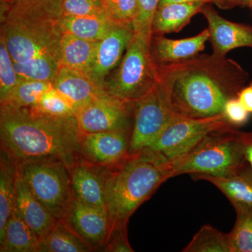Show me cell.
Segmentation results:
<instances>
[{
    "label": "cell",
    "instance_id": "1",
    "mask_svg": "<svg viewBox=\"0 0 252 252\" xmlns=\"http://www.w3.org/2000/svg\"><path fill=\"white\" fill-rule=\"evenodd\" d=\"M62 0H0V38L21 80H54L60 67Z\"/></svg>",
    "mask_w": 252,
    "mask_h": 252
},
{
    "label": "cell",
    "instance_id": "2",
    "mask_svg": "<svg viewBox=\"0 0 252 252\" xmlns=\"http://www.w3.org/2000/svg\"><path fill=\"white\" fill-rule=\"evenodd\" d=\"M158 82L176 115L206 119L223 114L225 104L238 97L250 80L234 60L198 55L174 64L158 66Z\"/></svg>",
    "mask_w": 252,
    "mask_h": 252
},
{
    "label": "cell",
    "instance_id": "3",
    "mask_svg": "<svg viewBox=\"0 0 252 252\" xmlns=\"http://www.w3.org/2000/svg\"><path fill=\"white\" fill-rule=\"evenodd\" d=\"M81 134L75 116L53 117L32 107L0 104L1 151L16 164L58 158L71 171L81 158Z\"/></svg>",
    "mask_w": 252,
    "mask_h": 252
},
{
    "label": "cell",
    "instance_id": "4",
    "mask_svg": "<svg viewBox=\"0 0 252 252\" xmlns=\"http://www.w3.org/2000/svg\"><path fill=\"white\" fill-rule=\"evenodd\" d=\"M174 172L173 162L149 149L129 154L113 167L107 193L110 234L127 227L136 210L162 184L174 177Z\"/></svg>",
    "mask_w": 252,
    "mask_h": 252
},
{
    "label": "cell",
    "instance_id": "5",
    "mask_svg": "<svg viewBox=\"0 0 252 252\" xmlns=\"http://www.w3.org/2000/svg\"><path fill=\"white\" fill-rule=\"evenodd\" d=\"M240 131L230 126L214 131L190 152L174 162V177L189 174L228 177L248 164L239 137Z\"/></svg>",
    "mask_w": 252,
    "mask_h": 252
},
{
    "label": "cell",
    "instance_id": "6",
    "mask_svg": "<svg viewBox=\"0 0 252 252\" xmlns=\"http://www.w3.org/2000/svg\"><path fill=\"white\" fill-rule=\"evenodd\" d=\"M149 42L134 34L119 65L106 79L104 88L107 94L134 103L155 87L158 82V70Z\"/></svg>",
    "mask_w": 252,
    "mask_h": 252
},
{
    "label": "cell",
    "instance_id": "7",
    "mask_svg": "<svg viewBox=\"0 0 252 252\" xmlns=\"http://www.w3.org/2000/svg\"><path fill=\"white\" fill-rule=\"evenodd\" d=\"M33 195L59 220H65L74 195L71 172L61 159L43 158L16 164Z\"/></svg>",
    "mask_w": 252,
    "mask_h": 252
},
{
    "label": "cell",
    "instance_id": "8",
    "mask_svg": "<svg viewBox=\"0 0 252 252\" xmlns=\"http://www.w3.org/2000/svg\"><path fill=\"white\" fill-rule=\"evenodd\" d=\"M133 104L129 154L150 147L177 116L159 82L148 94Z\"/></svg>",
    "mask_w": 252,
    "mask_h": 252
},
{
    "label": "cell",
    "instance_id": "9",
    "mask_svg": "<svg viewBox=\"0 0 252 252\" xmlns=\"http://www.w3.org/2000/svg\"><path fill=\"white\" fill-rule=\"evenodd\" d=\"M230 126L223 114L206 119H189L177 115L157 140L145 149L155 152L168 161L175 162L208 134Z\"/></svg>",
    "mask_w": 252,
    "mask_h": 252
},
{
    "label": "cell",
    "instance_id": "10",
    "mask_svg": "<svg viewBox=\"0 0 252 252\" xmlns=\"http://www.w3.org/2000/svg\"><path fill=\"white\" fill-rule=\"evenodd\" d=\"M133 103L108 94L94 99L75 112L83 133H97L132 127Z\"/></svg>",
    "mask_w": 252,
    "mask_h": 252
},
{
    "label": "cell",
    "instance_id": "11",
    "mask_svg": "<svg viewBox=\"0 0 252 252\" xmlns=\"http://www.w3.org/2000/svg\"><path fill=\"white\" fill-rule=\"evenodd\" d=\"M132 127L97 133L82 132L80 157L97 165L116 166L129 155Z\"/></svg>",
    "mask_w": 252,
    "mask_h": 252
},
{
    "label": "cell",
    "instance_id": "12",
    "mask_svg": "<svg viewBox=\"0 0 252 252\" xmlns=\"http://www.w3.org/2000/svg\"><path fill=\"white\" fill-rule=\"evenodd\" d=\"M75 233L89 244L93 251H101L110 234L107 209L92 206L74 197L65 220Z\"/></svg>",
    "mask_w": 252,
    "mask_h": 252
},
{
    "label": "cell",
    "instance_id": "13",
    "mask_svg": "<svg viewBox=\"0 0 252 252\" xmlns=\"http://www.w3.org/2000/svg\"><path fill=\"white\" fill-rule=\"evenodd\" d=\"M112 167L93 163L81 157L70 171L74 197L87 205L107 209V187Z\"/></svg>",
    "mask_w": 252,
    "mask_h": 252
},
{
    "label": "cell",
    "instance_id": "14",
    "mask_svg": "<svg viewBox=\"0 0 252 252\" xmlns=\"http://www.w3.org/2000/svg\"><path fill=\"white\" fill-rule=\"evenodd\" d=\"M200 13L208 24L212 54L226 57L231 50L243 47L252 49V26L228 21L207 4Z\"/></svg>",
    "mask_w": 252,
    "mask_h": 252
},
{
    "label": "cell",
    "instance_id": "15",
    "mask_svg": "<svg viewBox=\"0 0 252 252\" xmlns=\"http://www.w3.org/2000/svg\"><path fill=\"white\" fill-rule=\"evenodd\" d=\"M133 36V28L115 24L99 41L94 66L89 74L97 85L104 89L106 79L119 65Z\"/></svg>",
    "mask_w": 252,
    "mask_h": 252
},
{
    "label": "cell",
    "instance_id": "16",
    "mask_svg": "<svg viewBox=\"0 0 252 252\" xmlns=\"http://www.w3.org/2000/svg\"><path fill=\"white\" fill-rule=\"evenodd\" d=\"M210 39L208 29L196 36L185 39H172L164 34H152L149 42L151 54L157 66L182 62L198 56L205 49Z\"/></svg>",
    "mask_w": 252,
    "mask_h": 252
},
{
    "label": "cell",
    "instance_id": "17",
    "mask_svg": "<svg viewBox=\"0 0 252 252\" xmlns=\"http://www.w3.org/2000/svg\"><path fill=\"white\" fill-rule=\"evenodd\" d=\"M53 87L72 104L75 112L94 99L107 94L89 75L66 67H60L52 81Z\"/></svg>",
    "mask_w": 252,
    "mask_h": 252
},
{
    "label": "cell",
    "instance_id": "18",
    "mask_svg": "<svg viewBox=\"0 0 252 252\" xmlns=\"http://www.w3.org/2000/svg\"><path fill=\"white\" fill-rule=\"evenodd\" d=\"M15 209L39 240L45 238L59 221L33 195L18 170Z\"/></svg>",
    "mask_w": 252,
    "mask_h": 252
},
{
    "label": "cell",
    "instance_id": "19",
    "mask_svg": "<svg viewBox=\"0 0 252 252\" xmlns=\"http://www.w3.org/2000/svg\"><path fill=\"white\" fill-rule=\"evenodd\" d=\"M195 180H205L215 185L229 200L233 207H252V170L246 166L228 177L191 176Z\"/></svg>",
    "mask_w": 252,
    "mask_h": 252
},
{
    "label": "cell",
    "instance_id": "20",
    "mask_svg": "<svg viewBox=\"0 0 252 252\" xmlns=\"http://www.w3.org/2000/svg\"><path fill=\"white\" fill-rule=\"evenodd\" d=\"M98 43L62 33L60 67L71 68L89 75L94 66Z\"/></svg>",
    "mask_w": 252,
    "mask_h": 252
},
{
    "label": "cell",
    "instance_id": "21",
    "mask_svg": "<svg viewBox=\"0 0 252 252\" xmlns=\"http://www.w3.org/2000/svg\"><path fill=\"white\" fill-rule=\"evenodd\" d=\"M203 2L172 3L159 6L152 23V34L178 32L201 11Z\"/></svg>",
    "mask_w": 252,
    "mask_h": 252
},
{
    "label": "cell",
    "instance_id": "22",
    "mask_svg": "<svg viewBox=\"0 0 252 252\" xmlns=\"http://www.w3.org/2000/svg\"><path fill=\"white\" fill-rule=\"evenodd\" d=\"M40 240L14 209L0 238L1 252H36Z\"/></svg>",
    "mask_w": 252,
    "mask_h": 252
},
{
    "label": "cell",
    "instance_id": "23",
    "mask_svg": "<svg viewBox=\"0 0 252 252\" xmlns=\"http://www.w3.org/2000/svg\"><path fill=\"white\" fill-rule=\"evenodd\" d=\"M58 25L62 33L85 40L99 41L107 35L115 24L107 17L102 16H62Z\"/></svg>",
    "mask_w": 252,
    "mask_h": 252
},
{
    "label": "cell",
    "instance_id": "24",
    "mask_svg": "<svg viewBox=\"0 0 252 252\" xmlns=\"http://www.w3.org/2000/svg\"><path fill=\"white\" fill-rule=\"evenodd\" d=\"M17 166L5 152L0 156V238L4 235L16 202Z\"/></svg>",
    "mask_w": 252,
    "mask_h": 252
},
{
    "label": "cell",
    "instance_id": "25",
    "mask_svg": "<svg viewBox=\"0 0 252 252\" xmlns=\"http://www.w3.org/2000/svg\"><path fill=\"white\" fill-rule=\"evenodd\" d=\"M90 245L81 238L64 220H59L56 227L39 241L36 252H90Z\"/></svg>",
    "mask_w": 252,
    "mask_h": 252
},
{
    "label": "cell",
    "instance_id": "26",
    "mask_svg": "<svg viewBox=\"0 0 252 252\" xmlns=\"http://www.w3.org/2000/svg\"><path fill=\"white\" fill-rule=\"evenodd\" d=\"M182 252H233L229 233H223L211 225H204Z\"/></svg>",
    "mask_w": 252,
    "mask_h": 252
},
{
    "label": "cell",
    "instance_id": "27",
    "mask_svg": "<svg viewBox=\"0 0 252 252\" xmlns=\"http://www.w3.org/2000/svg\"><path fill=\"white\" fill-rule=\"evenodd\" d=\"M51 81L21 80L6 100L0 104L15 107H33L43 94L53 89Z\"/></svg>",
    "mask_w": 252,
    "mask_h": 252
},
{
    "label": "cell",
    "instance_id": "28",
    "mask_svg": "<svg viewBox=\"0 0 252 252\" xmlns=\"http://www.w3.org/2000/svg\"><path fill=\"white\" fill-rule=\"evenodd\" d=\"M236 220L229 233L233 252H252V207H233Z\"/></svg>",
    "mask_w": 252,
    "mask_h": 252
},
{
    "label": "cell",
    "instance_id": "29",
    "mask_svg": "<svg viewBox=\"0 0 252 252\" xmlns=\"http://www.w3.org/2000/svg\"><path fill=\"white\" fill-rule=\"evenodd\" d=\"M106 16L114 24L133 28L137 12V0H102Z\"/></svg>",
    "mask_w": 252,
    "mask_h": 252
},
{
    "label": "cell",
    "instance_id": "30",
    "mask_svg": "<svg viewBox=\"0 0 252 252\" xmlns=\"http://www.w3.org/2000/svg\"><path fill=\"white\" fill-rule=\"evenodd\" d=\"M21 81L6 44L0 38V103L7 99Z\"/></svg>",
    "mask_w": 252,
    "mask_h": 252
},
{
    "label": "cell",
    "instance_id": "31",
    "mask_svg": "<svg viewBox=\"0 0 252 252\" xmlns=\"http://www.w3.org/2000/svg\"><path fill=\"white\" fill-rule=\"evenodd\" d=\"M32 108L53 117L75 116V109L72 104L54 88L43 94L38 103Z\"/></svg>",
    "mask_w": 252,
    "mask_h": 252
},
{
    "label": "cell",
    "instance_id": "32",
    "mask_svg": "<svg viewBox=\"0 0 252 252\" xmlns=\"http://www.w3.org/2000/svg\"><path fill=\"white\" fill-rule=\"evenodd\" d=\"M160 0H137L138 12L133 25L134 34L150 40L152 23Z\"/></svg>",
    "mask_w": 252,
    "mask_h": 252
},
{
    "label": "cell",
    "instance_id": "33",
    "mask_svg": "<svg viewBox=\"0 0 252 252\" xmlns=\"http://www.w3.org/2000/svg\"><path fill=\"white\" fill-rule=\"evenodd\" d=\"M62 16L107 17L102 0H62Z\"/></svg>",
    "mask_w": 252,
    "mask_h": 252
},
{
    "label": "cell",
    "instance_id": "34",
    "mask_svg": "<svg viewBox=\"0 0 252 252\" xmlns=\"http://www.w3.org/2000/svg\"><path fill=\"white\" fill-rule=\"evenodd\" d=\"M223 114L230 125L238 127L248 122L250 113L240 103L238 97H234L227 101Z\"/></svg>",
    "mask_w": 252,
    "mask_h": 252
},
{
    "label": "cell",
    "instance_id": "35",
    "mask_svg": "<svg viewBox=\"0 0 252 252\" xmlns=\"http://www.w3.org/2000/svg\"><path fill=\"white\" fill-rule=\"evenodd\" d=\"M102 252H133L127 239V227L114 230L109 235Z\"/></svg>",
    "mask_w": 252,
    "mask_h": 252
},
{
    "label": "cell",
    "instance_id": "36",
    "mask_svg": "<svg viewBox=\"0 0 252 252\" xmlns=\"http://www.w3.org/2000/svg\"><path fill=\"white\" fill-rule=\"evenodd\" d=\"M239 137L243 147L245 160L252 170V130L250 132L240 131Z\"/></svg>",
    "mask_w": 252,
    "mask_h": 252
},
{
    "label": "cell",
    "instance_id": "37",
    "mask_svg": "<svg viewBox=\"0 0 252 252\" xmlns=\"http://www.w3.org/2000/svg\"><path fill=\"white\" fill-rule=\"evenodd\" d=\"M237 97L247 111L252 114V80L239 92Z\"/></svg>",
    "mask_w": 252,
    "mask_h": 252
},
{
    "label": "cell",
    "instance_id": "38",
    "mask_svg": "<svg viewBox=\"0 0 252 252\" xmlns=\"http://www.w3.org/2000/svg\"><path fill=\"white\" fill-rule=\"evenodd\" d=\"M193 2H203L205 4L211 2L210 0H160L159 6L167 4H172V3H193Z\"/></svg>",
    "mask_w": 252,
    "mask_h": 252
},
{
    "label": "cell",
    "instance_id": "39",
    "mask_svg": "<svg viewBox=\"0 0 252 252\" xmlns=\"http://www.w3.org/2000/svg\"><path fill=\"white\" fill-rule=\"evenodd\" d=\"M228 8L235 6H250L252 7V0H225Z\"/></svg>",
    "mask_w": 252,
    "mask_h": 252
},
{
    "label": "cell",
    "instance_id": "40",
    "mask_svg": "<svg viewBox=\"0 0 252 252\" xmlns=\"http://www.w3.org/2000/svg\"><path fill=\"white\" fill-rule=\"evenodd\" d=\"M210 1L217 5L220 9H228V6H227L225 0H210Z\"/></svg>",
    "mask_w": 252,
    "mask_h": 252
},
{
    "label": "cell",
    "instance_id": "41",
    "mask_svg": "<svg viewBox=\"0 0 252 252\" xmlns=\"http://www.w3.org/2000/svg\"></svg>",
    "mask_w": 252,
    "mask_h": 252
}]
</instances>
